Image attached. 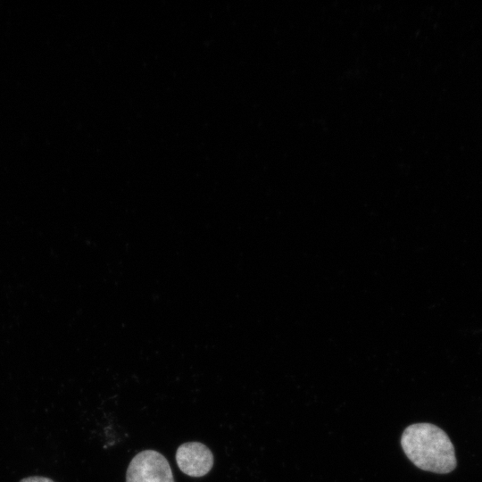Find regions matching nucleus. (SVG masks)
<instances>
[{"mask_svg":"<svg viewBox=\"0 0 482 482\" xmlns=\"http://www.w3.org/2000/svg\"><path fill=\"white\" fill-rule=\"evenodd\" d=\"M20 482H54L51 478L41 476H31L22 478Z\"/></svg>","mask_w":482,"mask_h":482,"instance_id":"nucleus-4","label":"nucleus"},{"mask_svg":"<svg viewBox=\"0 0 482 482\" xmlns=\"http://www.w3.org/2000/svg\"><path fill=\"white\" fill-rule=\"evenodd\" d=\"M176 461L179 470L187 476L200 478L212 468L214 459L211 450L199 442H187L179 446Z\"/></svg>","mask_w":482,"mask_h":482,"instance_id":"nucleus-3","label":"nucleus"},{"mask_svg":"<svg viewBox=\"0 0 482 482\" xmlns=\"http://www.w3.org/2000/svg\"><path fill=\"white\" fill-rule=\"evenodd\" d=\"M126 482H174L167 459L154 450L138 453L129 464Z\"/></svg>","mask_w":482,"mask_h":482,"instance_id":"nucleus-2","label":"nucleus"},{"mask_svg":"<svg viewBox=\"0 0 482 482\" xmlns=\"http://www.w3.org/2000/svg\"><path fill=\"white\" fill-rule=\"evenodd\" d=\"M401 445L408 459L420 470L446 474L456 467L454 446L447 434L436 425H410L402 435Z\"/></svg>","mask_w":482,"mask_h":482,"instance_id":"nucleus-1","label":"nucleus"}]
</instances>
